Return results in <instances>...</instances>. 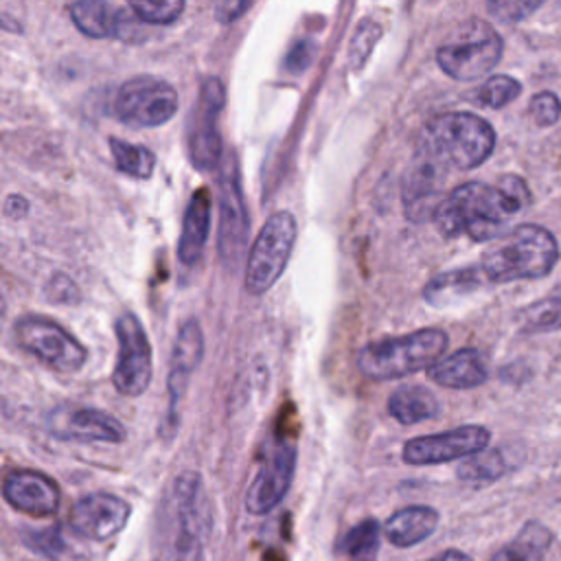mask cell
Instances as JSON below:
<instances>
[{"label":"cell","mask_w":561,"mask_h":561,"mask_svg":"<svg viewBox=\"0 0 561 561\" xmlns=\"http://www.w3.org/2000/svg\"><path fill=\"white\" fill-rule=\"evenodd\" d=\"M530 204V191L519 175H502L497 184L465 182L447 193L434 221L443 237L467 234L473 241H491L504 237L511 217Z\"/></svg>","instance_id":"6da1fadb"},{"label":"cell","mask_w":561,"mask_h":561,"mask_svg":"<svg viewBox=\"0 0 561 561\" xmlns=\"http://www.w3.org/2000/svg\"><path fill=\"white\" fill-rule=\"evenodd\" d=\"M213 528L210 502L195 471H182L167 497L153 543V561H202Z\"/></svg>","instance_id":"7a4b0ae2"},{"label":"cell","mask_w":561,"mask_h":561,"mask_svg":"<svg viewBox=\"0 0 561 561\" xmlns=\"http://www.w3.org/2000/svg\"><path fill=\"white\" fill-rule=\"evenodd\" d=\"M495 149L493 127L473 112H443L427 121L416 142V158L440 169L469 171Z\"/></svg>","instance_id":"3957f363"},{"label":"cell","mask_w":561,"mask_h":561,"mask_svg":"<svg viewBox=\"0 0 561 561\" xmlns=\"http://www.w3.org/2000/svg\"><path fill=\"white\" fill-rule=\"evenodd\" d=\"M557 259L559 245L552 232L537 224H522L484 252L480 270L491 283H511L550 274Z\"/></svg>","instance_id":"277c9868"},{"label":"cell","mask_w":561,"mask_h":561,"mask_svg":"<svg viewBox=\"0 0 561 561\" xmlns=\"http://www.w3.org/2000/svg\"><path fill=\"white\" fill-rule=\"evenodd\" d=\"M447 333L425 327L408 335L383 337L364 344L357 353V368L373 381H390L432 368L447 348Z\"/></svg>","instance_id":"5b68a950"},{"label":"cell","mask_w":561,"mask_h":561,"mask_svg":"<svg viewBox=\"0 0 561 561\" xmlns=\"http://www.w3.org/2000/svg\"><path fill=\"white\" fill-rule=\"evenodd\" d=\"M296 237L298 226L289 210H276L265 219L245 256L243 289L250 296H261L274 287L289 263Z\"/></svg>","instance_id":"8992f818"},{"label":"cell","mask_w":561,"mask_h":561,"mask_svg":"<svg viewBox=\"0 0 561 561\" xmlns=\"http://www.w3.org/2000/svg\"><path fill=\"white\" fill-rule=\"evenodd\" d=\"M504 42L482 20L465 22L454 39L438 46L436 64L456 81H473L493 70L502 57Z\"/></svg>","instance_id":"52a82bcc"},{"label":"cell","mask_w":561,"mask_h":561,"mask_svg":"<svg viewBox=\"0 0 561 561\" xmlns=\"http://www.w3.org/2000/svg\"><path fill=\"white\" fill-rule=\"evenodd\" d=\"M13 335L20 348L59 373H75L88 359L85 346L70 331L39 313L18 318L13 324Z\"/></svg>","instance_id":"ba28073f"},{"label":"cell","mask_w":561,"mask_h":561,"mask_svg":"<svg viewBox=\"0 0 561 561\" xmlns=\"http://www.w3.org/2000/svg\"><path fill=\"white\" fill-rule=\"evenodd\" d=\"M217 175V202H219V230H217V252L228 270H237L250 234V217L243 199L241 178L237 158L230 153L221 160Z\"/></svg>","instance_id":"9c48e42d"},{"label":"cell","mask_w":561,"mask_h":561,"mask_svg":"<svg viewBox=\"0 0 561 561\" xmlns=\"http://www.w3.org/2000/svg\"><path fill=\"white\" fill-rule=\"evenodd\" d=\"M226 105V88L219 77H206L199 85L197 103L186 123L188 160L199 171L219 169L224 160V145L219 136V114Z\"/></svg>","instance_id":"30bf717a"},{"label":"cell","mask_w":561,"mask_h":561,"mask_svg":"<svg viewBox=\"0 0 561 561\" xmlns=\"http://www.w3.org/2000/svg\"><path fill=\"white\" fill-rule=\"evenodd\" d=\"M178 110L175 88L153 75L127 79L112 101V114L131 127L164 125Z\"/></svg>","instance_id":"8fae6325"},{"label":"cell","mask_w":561,"mask_h":561,"mask_svg":"<svg viewBox=\"0 0 561 561\" xmlns=\"http://www.w3.org/2000/svg\"><path fill=\"white\" fill-rule=\"evenodd\" d=\"M116 364L112 383L123 397H140L151 381V344L142 322L131 313H121L116 320Z\"/></svg>","instance_id":"7c38bea8"},{"label":"cell","mask_w":561,"mask_h":561,"mask_svg":"<svg viewBox=\"0 0 561 561\" xmlns=\"http://www.w3.org/2000/svg\"><path fill=\"white\" fill-rule=\"evenodd\" d=\"M489 430L482 425H460L454 430H445L438 434H425L410 438L403 445L401 458L408 465L425 467V465H443L451 460H465L489 445Z\"/></svg>","instance_id":"4fadbf2b"},{"label":"cell","mask_w":561,"mask_h":561,"mask_svg":"<svg viewBox=\"0 0 561 561\" xmlns=\"http://www.w3.org/2000/svg\"><path fill=\"white\" fill-rule=\"evenodd\" d=\"M296 471V447L289 440H276L265 449L261 465L245 491L243 504L248 513H270L287 495Z\"/></svg>","instance_id":"5bb4252c"},{"label":"cell","mask_w":561,"mask_h":561,"mask_svg":"<svg viewBox=\"0 0 561 561\" xmlns=\"http://www.w3.org/2000/svg\"><path fill=\"white\" fill-rule=\"evenodd\" d=\"M131 506L127 500L114 495V493H90L79 497L70 513L68 524L70 528L92 541H105L121 533L129 519Z\"/></svg>","instance_id":"9a60e30c"},{"label":"cell","mask_w":561,"mask_h":561,"mask_svg":"<svg viewBox=\"0 0 561 561\" xmlns=\"http://www.w3.org/2000/svg\"><path fill=\"white\" fill-rule=\"evenodd\" d=\"M48 432L61 440L83 443H123L125 425L96 408H59L48 414Z\"/></svg>","instance_id":"2e32d148"},{"label":"cell","mask_w":561,"mask_h":561,"mask_svg":"<svg viewBox=\"0 0 561 561\" xmlns=\"http://www.w3.org/2000/svg\"><path fill=\"white\" fill-rule=\"evenodd\" d=\"M70 18L75 26L94 39H105V37H118L127 42H136L142 35V28L136 24L138 18L129 9V4L114 7L103 0H79L68 7Z\"/></svg>","instance_id":"e0dca14e"},{"label":"cell","mask_w":561,"mask_h":561,"mask_svg":"<svg viewBox=\"0 0 561 561\" xmlns=\"http://www.w3.org/2000/svg\"><path fill=\"white\" fill-rule=\"evenodd\" d=\"M4 500L20 513L31 517H48L59 508V486L53 478L33 469H15L4 478Z\"/></svg>","instance_id":"ac0fdd59"},{"label":"cell","mask_w":561,"mask_h":561,"mask_svg":"<svg viewBox=\"0 0 561 561\" xmlns=\"http://www.w3.org/2000/svg\"><path fill=\"white\" fill-rule=\"evenodd\" d=\"M204 355V333L195 318H186L175 335L173 351H171V370H169V416L167 423H175L178 414L175 408L186 390V381L191 373L199 366Z\"/></svg>","instance_id":"d6986e66"},{"label":"cell","mask_w":561,"mask_h":561,"mask_svg":"<svg viewBox=\"0 0 561 561\" xmlns=\"http://www.w3.org/2000/svg\"><path fill=\"white\" fill-rule=\"evenodd\" d=\"M427 377L443 388L467 390L482 386L489 377V370L480 351L460 348L451 355L440 357L432 368H427Z\"/></svg>","instance_id":"ffe728a7"},{"label":"cell","mask_w":561,"mask_h":561,"mask_svg":"<svg viewBox=\"0 0 561 561\" xmlns=\"http://www.w3.org/2000/svg\"><path fill=\"white\" fill-rule=\"evenodd\" d=\"M210 232V193L206 188H199L191 195L184 217H182V230L178 239V259L184 265H193L204 254L206 241Z\"/></svg>","instance_id":"44dd1931"},{"label":"cell","mask_w":561,"mask_h":561,"mask_svg":"<svg viewBox=\"0 0 561 561\" xmlns=\"http://www.w3.org/2000/svg\"><path fill=\"white\" fill-rule=\"evenodd\" d=\"M438 526V511L425 504L399 508L383 524V537L397 548H410L427 539Z\"/></svg>","instance_id":"7402d4cb"},{"label":"cell","mask_w":561,"mask_h":561,"mask_svg":"<svg viewBox=\"0 0 561 561\" xmlns=\"http://www.w3.org/2000/svg\"><path fill=\"white\" fill-rule=\"evenodd\" d=\"M484 280H486V276L482 274L480 265L449 270V272L434 276L425 285L423 298L434 307H445V305L454 302L456 298H465V296L478 291Z\"/></svg>","instance_id":"603a6c76"},{"label":"cell","mask_w":561,"mask_h":561,"mask_svg":"<svg viewBox=\"0 0 561 561\" xmlns=\"http://www.w3.org/2000/svg\"><path fill=\"white\" fill-rule=\"evenodd\" d=\"M388 412L394 421L403 425H414L434 419L438 414V401L427 388L405 383L392 390V394L388 397Z\"/></svg>","instance_id":"cb8c5ba5"},{"label":"cell","mask_w":561,"mask_h":561,"mask_svg":"<svg viewBox=\"0 0 561 561\" xmlns=\"http://www.w3.org/2000/svg\"><path fill=\"white\" fill-rule=\"evenodd\" d=\"M550 543L552 533L539 522H528L517 533V537L500 548L489 561H535L548 550Z\"/></svg>","instance_id":"d4e9b609"},{"label":"cell","mask_w":561,"mask_h":561,"mask_svg":"<svg viewBox=\"0 0 561 561\" xmlns=\"http://www.w3.org/2000/svg\"><path fill=\"white\" fill-rule=\"evenodd\" d=\"M519 324L528 333H550L561 329V283H557L541 300L528 305L519 313Z\"/></svg>","instance_id":"484cf974"},{"label":"cell","mask_w":561,"mask_h":561,"mask_svg":"<svg viewBox=\"0 0 561 561\" xmlns=\"http://www.w3.org/2000/svg\"><path fill=\"white\" fill-rule=\"evenodd\" d=\"M110 151H112L114 167L121 173H127L129 178H142V180L151 178L156 169V156L151 149L121 140V138H110Z\"/></svg>","instance_id":"4316f807"},{"label":"cell","mask_w":561,"mask_h":561,"mask_svg":"<svg viewBox=\"0 0 561 561\" xmlns=\"http://www.w3.org/2000/svg\"><path fill=\"white\" fill-rule=\"evenodd\" d=\"M506 473V460L500 449H482L456 467V476L469 484H489Z\"/></svg>","instance_id":"83f0119b"},{"label":"cell","mask_w":561,"mask_h":561,"mask_svg":"<svg viewBox=\"0 0 561 561\" xmlns=\"http://www.w3.org/2000/svg\"><path fill=\"white\" fill-rule=\"evenodd\" d=\"M381 539V526L377 519L368 517L355 524L344 539L340 541V550L346 552L351 561H377Z\"/></svg>","instance_id":"f1b7e54d"},{"label":"cell","mask_w":561,"mask_h":561,"mask_svg":"<svg viewBox=\"0 0 561 561\" xmlns=\"http://www.w3.org/2000/svg\"><path fill=\"white\" fill-rule=\"evenodd\" d=\"M522 92V83L508 75H493L489 77L473 94L476 103L489 110H500L515 101Z\"/></svg>","instance_id":"f546056e"},{"label":"cell","mask_w":561,"mask_h":561,"mask_svg":"<svg viewBox=\"0 0 561 561\" xmlns=\"http://www.w3.org/2000/svg\"><path fill=\"white\" fill-rule=\"evenodd\" d=\"M184 7L186 4L182 0H164V2L134 0V2H129V9L145 24H171L182 15Z\"/></svg>","instance_id":"4dcf8cb0"},{"label":"cell","mask_w":561,"mask_h":561,"mask_svg":"<svg viewBox=\"0 0 561 561\" xmlns=\"http://www.w3.org/2000/svg\"><path fill=\"white\" fill-rule=\"evenodd\" d=\"M381 35V26L375 22V20H364L355 33H353V39H351V46H348V59L353 64V68H362L364 61L370 57V50L375 48L377 39Z\"/></svg>","instance_id":"1f68e13d"},{"label":"cell","mask_w":561,"mask_h":561,"mask_svg":"<svg viewBox=\"0 0 561 561\" xmlns=\"http://www.w3.org/2000/svg\"><path fill=\"white\" fill-rule=\"evenodd\" d=\"M528 116L539 127H550L561 118V99L554 92H537L528 103Z\"/></svg>","instance_id":"d6a6232c"},{"label":"cell","mask_w":561,"mask_h":561,"mask_svg":"<svg viewBox=\"0 0 561 561\" xmlns=\"http://www.w3.org/2000/svg\"><path fill=\"white\" fill-rule=\"evenodd\" d=\"M44 294H46V298H48L50 302H55V305H77V302L81 300V291H79L77 283H75L70 276L61 274V272H55V274L46 280Z\"/></svg>","instance_id":"836d02e7"},{"label":"cell","mask_w":561,"mask_h":561,"mask_svg":"<svg viewBox=\"0 0 561 561\" xmlns=\"http://www.w3.org/2000/svg\"><path fill=\"white\" fill-rule=\"evenodd\" d=\"M541 7V2H524V0H502V2H489L486 11L504 22H519L535 13Z\"/></svg>","instance_id":"e575fe53"},{"label":"cell","mask_w":561,"mask_h":561,"mask_svg":"<svg viewBox=\"0 0 561 561\" xmlns=\"http://www.w3.org/2000/svg\"><path fill=\"white\" fill-rule=\"evenodd\" d=\"M26 543L33 546V548H37V550H39L44 557H48V559L57 557V554L61 552V548H64L61 535H59L57 530H53V528L31 533V539H26Z\"/></svg>","instance_id":"d590c367"},{"label":"cell","mask_w":561,"mask_h":561,"mask_svg":"<svg viewBox=\"0 0 561 561\" xmlns=\"http://www.w3.org/2000/svg\"><path fill=\"white\" fill-rule=\"evenodd\" d=\"M250 9V2H241V0H224L215 4V18L221 24H230L234 20H239L245 11Z\"/></svg>","instance_id":"8d00e7d4"},{"label":"cell","mask_w":561,"mask_h":561,"mask_svg":"<svg viewBox=\"0 0 561 561\" xmlns=\"http://www.w3.org/2000/svg\"><path fill=\"white\" fill-rule=\"evenodd\" d=\"M311 57H313V46H311L309 42H298V44L289 50V55H287V68H289L291 72H300L302 68L309 66Z\"/></svg>","instance_id":"74e56055"},{"label":"cell","mask_w":561,"mask_h":561,"mask_svg":"<svg viewBox=\"0 0 561 561\" xmlns=\"http://www.w3.org/2000/svg\"><path fill=\"white\" fill-rule=\"evenodd\" d=\"M26 210H28L26 197H22V195H9V197H7V202H4V213H7V217L20 219V217L26 215Z\"/></svg>","instance_id":"f35d334b"},{"label":"cell","mask_w":561,"mask_h":561,"mask_svg":"<svg viewBox=\"0 0 561 561\" xmlns=\"http://www.w3.org/2000/svg\"><path fill=\"white\" fill-rule=\"evenodd\" d=\"M427 561H473V559L462 550H445L438 557H432Z\"/></svg>","instance_id":"ab89813d"}]
</instances>
